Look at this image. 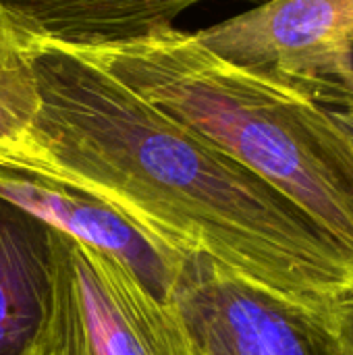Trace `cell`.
<instances>
[{"label": "cell", "instance_id": "277c9868", "mask_svg": "<svg viewBox=\"0 0 353 355\" xmlns=\"http://www.w3.org/2000/svg\"><path fill=\"white\" fill-rule=\"evenodd\" d=\"M173 304L202 355H353L333 310L277 297L200 256L183 260Z\"/></svg>", "mask_w": 353, "mask_h": 355}, {"label": "cell", "instance_id": "3957f363", "mask_svg": "<svg viewBox=\"0 0 353 355\" xmlns=\"http://www.w3.org/2000/svg\"><path fill=\"white\" fill-rule=\"evenodd\" d=\"M44 312L21 355H202L177 306L52 227Z\"/></svg>", "mask_w": 353, "mask_h": 355}, {"label": "cell", "instance_id": "7c38bea8", "mask_svg": "<svg viewBox=\"0 0 353 355\" xmlns=\"http://www.w3.org/2000/svg\"><path fill=\"white\" fill-rule=\"evenodd\" d=\"M345 94L353 96V44L350 48V54H347V92Z\"/></svg>", "mask_w": 353, "mask_h": 355}, {"label": "cell", "instance_id": "8992f818", "mask_svg": "<svg viewBox=\"0 0 353 355\" xmlns=\"http://www.w3.org/2000/svg\"><path fill=\"white\" fill-rule=\"evenodd\" d=\"M0 198L44 225L119 260L154 295L173 302V289L185 258L150 241L100 200L6 166H0Z\"/></svg>", "mask_w": 353, "mask_h": 355}, {"label": "cell", "instance_id": "52a82bcc", "mask_svg": "<svg viewBox=\"0 0 353 355\" xmlns=\"http://www.w3.org/2000/svg\"><path fill=\"white\" fill-rule=\"evenodd\" d=\"M204 0H0V10L25 31L85 50L144 37Z\"/></svg>", "mask_w": 353, "mask_h": 355}, {"label": "cell", "instance_id": "6da1fadb", "mask_svg": "<svg viewBox=\"0 0 353 355\" xmlns=\"http://www.w3.org/2000/svg\"><path fill=\"white\" fill-rule=\"evenodd\" d=\"M40 85L23 173L79 189L183 258L318 310L353 287V252L295 202L83 52L31 35Z\"/></svg>", "mask_w": 353, "mask_h": 355}, {"label": "cell", "instance_id": "30bf717a", "mask_svg": "<svg viewBox=\"0 0 353 355\" xmlns=\"http://www.w3.org/2000/svg\"><path fill=\"white\" fill-rule=\"evenodd\" d=\"M314 98V96H312ZM331 121L343 131V135L353 146V96L352 94H327L316 96Z\"/></svg>", "mask_w": 353, "mask_h": 355}, {"label": "cell", "instance_id": "9c48e42d", "mask_svg": "<svg viewBox=\"0 0 353 355\" xmlns=\"http://www.w3.org/2000/svg\"><path fill=\"white\" fill-rule=\"evenodd\" d=\"M31 35L0 10V166L21 171L40 112Z\"/></svg>", "mask_w": 353, "mask_h": 355}, {"label": "cell", "instance_id": "5b68a950", "mask_svg": "<svg viewBox=\"0 0 353 355\" xmlns=\"http://www.w3.org/2000/svg\"><path fill=\"white\" fill-rule=\"evenodd\" d=\"M196 37L216 56L314 98L345 94L353 0H268Z\"/></svg>", "mask_w": 353, "mask_h": 355}, {"label": "cell", "instance_id": "8fae6325", "mask_svg": "<svg viewBox=\"0 0 353 355\" xmlns=\"http://www.w3.org/2000/svg\"><path fill=\"white\" fill-rule=\"evenodd\" d=\"M331 310L337 316V320L343 327V331L353 339V287L333 304Z\"/></svg>", "mask_w": 353, "mask_h": 355}, {"label": "cell", "instance_id": "7a4b0ae2", "mask_svg": "<svg viewBox=\"0 0 353 355\" xmlns=\"http://www.w3.org/2000/svg\"><path fill=\"white\" fill-rule=\"evenodd\" d=\"M79 52L262 177L353 252V146L316 98L246 71L175 27Z\"/></svg>", "mask_w": 353, "mask_h": 355}, {"label": "cell", "instance_id": "ba28073f", "mask_svg": "<svg viewBox=\"0 0 353 355\" xmlns=\"http://www.w3.org/2000/svg\"><path fill=\"white\" fill-rule=\"evenodd\" d=\"M48 225L0 198V355H21L48 291Z\"/></svg>", "mask_w": 353, "mask_h": 355}]
</instances>
